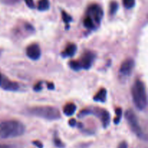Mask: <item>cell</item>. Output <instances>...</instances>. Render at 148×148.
Masks as SVG:
<instances>
[{
  "mask_svg": "<svg viewBox=\"0 0 148 148\" xmlns=\"http://www.w3.org/2000/svg\"><path fill=\"white\" fill-rule=\"evenodd\" d=\"M1 85L3 89L7 91H16L19 89V85L15 82H12L9 79H1Z\"/></svg>",
  "mask_w": 148,
  "mask_h": 148,
  "instance_id": "30bf717a",
  "label": "cell"
},
{
  "mask_svg": "<svg viewBox=\"0 0 148 148\" xmlns=\"http://www.w3.org/2000/svg\"><path fill=\"white\" fill-rule=\"evenodd\" d=\"M41 52L39 46L36 43L30 45L26 49V55L32 60H38L40 58Z\"/></svg>",
  "mask_w": 148,
  "mask_h": 148,
  "instance_id": "9c48e42d",
  "label": "cell"
},
{
  "mask_svg": "<svg viewBox=\"0 0 148 148\" xmlns=\"http://www.w3.org/2000/svg\"><path fill=\"white\" fill-rule=\"evenodd\" d=\"M76 124H77L76 120L74 119H70V120H69V124L71 126V127H75V125H76Z\"/></svg>",
  "mask_w": 148,
  "mask_h": 148,
  "instance_id": "484cf974",
  "label": "cell"
},
{
  "mask_svg": "<svg viewBox=\"0 0 148 148\" xmlns=\"http://www.w3.org/2000/svg\"><path fill=\"white\" fill-rule=\"evenodd\" d=\"M84 26H85L86 28L90 29V30H92V29H94L95 27V24L94 23V22L92 21V19L90 17L87 16L85 19H84L83 21Z\"/></svg>",
  "mask_w": 148,
  "mask_h": 148,
  "instance_id": "9a60e30c",
  "label": "cell"
},
{
  "mask_svg": "<svg viewBox=\"0 0 148 148\" xmlns=\"http://www.w3.org/2000/svg\"><path fill=\"white\" fill-rule=\"evenodd\" d=\"M116 117L114 119V122L115 124H119L121 121V116H122V110L121 108H117L116 109Z\"/></svg>",
  "mask_w": 148,
  "mask_h": 148,
  "instance_id": "2e32d148",
  "label": "cell"
},
{
  "mask_svg": "<svg viewBox=\"0 0 148 148\" xmlns=\"http://www.w3.org/2000/svg\"><path fill=\"white\" fill-rule=\"evenodd\" d=\"M50 7L49 0H39L38 4V10L39 11H46Z\"/></svg>",
  "mask_w": 148,
  "mask_h": 148,
  "instance_id": "5bb4252c",
  "label": "cell"
},
{
  "mask_svg": "<svg viewBox=\"0 0 148 148\" xmlns=\"http://www.w3.org/2000/svg\"><path fill=\"white\" fill-rule=\"evenodd\" d=\"M53 142H54L55 145H56L57 147L62 148V147H64V143H62V140H59L58 137H55L54 140H53Z\"/></svg>",
  "mask_w": 148,
  "mask_h": 148,
  "instance_id": "44dd1931",
  "label": "cell"
},
{
  "mask_svg": "<svg viewBox=\"0 0 148 148\" xmlns=\"http://www.w3.org/2000/svg\"><path fill=\"white\" fill-rule=\"evenodd\" d=\"M33 144L35 146H36L38 148H43V144H42V143H40V142L38 141V140L33 141Z\"/></svg>",
  "mask_w": 148,
  "mask_h": 148,
  "instance_id": "cb8c5ba5",
  "label": "cell"
},
{
  "mask_svg": "<svg viewBox=\"0 0 148 148\" xmlns=\"http://www.w3.org/2000/svg\"><path fill=\"white\" fill-rule=\"evenodd\" d=\"M77 46L74 43H69L66 46V49L63 51V52L62 53V56L63 57H72L75 54L77 51Z\"/></svg>",
  "mask_w": 148,
  "mask_h": 148,
  "instance_id": "8fae6325",
  "label": "cell"
},
{
  "mask_svg": "<svg viewBox=\"0 0 148 148\" xmlns=\"http://www.w3.org/2000/svg\"><path fill=\"white\" fill-rule=\"evenodd\" d=\"M95 58V53L91 51L85 52L79 61L81 68L84 69H88L91 67L93 61Z\"/></svg>",
  "mask_w": 148,
  "mask_h": 148,
  "instance_id": "ba28073f",
  "label": "cell"
},
{
  "mask_svg": "<svg viewBox=\"0 0 148 148\" xmlns=\"http://www.w3.org/2000/svg\"><path fill=\"white\" fill-rule=\"evenodd\" d=\"M24 1L29 8L33 9L35 7V4H34V1H33V0H24Z\"/></svg>",
  "mask_w": 148,
  "mask_h": 148,
  "instance_id": "603a6c76",
  "label": "cell"
},
{
  "mask_svg": "<svg viewBox=\"0 0 148 148\" xmlns=\"http://www.w3.org/2000/svg\"><path fill=\"white\" fill-rule=\"evenodd\" d=\"M77 109V106L75 104L70 103H67L63 108V113L65 114V116H70L73 115L75 113Z\"/></svg>",
  "mask_w": 148,
  "mask_h": 148,
  "instance_id": "4fadbf2b",
  "label": "cell"
},
{
  "mask_svg": "<svg viewBox=\"0 0 148 148\" xmlns=\"http://www.w3.org/2000/svg\"><path fill=\"white\" fill-rule=\"evenodd\" d=\"M29 113L32 116L47 120H57L61 118V113L56 108L48 106L33 107L29 109Z\"/></svg>",
  "mask_w": 148,
  "mask_h": 148,
  "instance_id": "3957f363",
  "label": "cell"
},
{
  "mask_svg": "<svg viewBox=\"0 0 148 148\" xmlns=\"http://www.w3.org/2000/svg\"><path fill=\"white\" fill-rule=\"evenodd\" d=\"M103 15V12L102 8L98 4H92L88 8V16L92 19L95 24L101 23Z\"/></svg>",
  "mask_w": 148,
  "mask_h": 148,
  "instance_id": "8992f818",
  "label": "cell"
},
{
  "mask_svg": "<svg viewBox=\"0 0 148 148\" xmlns=\"http://www.w3.org/2000/svg\"><path fill=\"white\" fill-rule=\"evenodd\" d=\"M118 148H128V145H127V143L126 142L124 141L119 145Z\"/></svg>",
  "mask_w": 148,
  "mask_h": 148,
  "instance_id": "d4e9b609",
  "label": "cell"
},
{
  "mask_svg": "<svg viewBox=\"0 0 148 148\" xmlns=\"http://www.w3.org/2000/svg\"><path fill=\"white\" fill-rule=\"evenodd\" d=\"M62 20H63V21L64 22L66 25H69V23L72 21V17H71L68 13H66V12L62 11Z\"/></svg>",
  "mask_w": 148,
  "mask_h": 148,
  "instance_id": "d6986e66",
  "label": "cell"
},
{
  "mask_svg": "<svg viewBox=\"0 0 148 148\" xmlns=\"http://www.w3.org/2000/svg\"><path fill=\"white\" fill-rule=\"evenodd\" d=\"M47 88L49 90H53L55 88V86L53 85V83H52V82H48Z\"/></svg>",
  "mask_w": 148,
  "mask_h": 148,
  "instance_id": "4316f807",
  "label": "cell"
},
{
  "mask_svg": "<svg viewBox=\"0 0 148 148\" xmlns=\"http://www.w3.org/2000/svg\"><path fill=\"white\" fill-rule=\"evenodd\" d=\"M135 62L134 59H127L121 64L119 69L120 75L124 77L130 76L133 72V69L134 68Z\"/></svg>",
  "mask_w": 148,
  "mask_h": 148,
  "instance_id": "52a82bcc",
  "label": "cell"
},
{
  "mask_svg": "<svg viewBox=\"0 0 148 148\" xmlns=\"http://www.w3.org/2000/svg\"><path fill=\"white\" fill-rule=\"evenodd\" d=\"M0 148H10L9 146L4 145H0Z\"/></svg>",
  "mask_w": 148,
  "mask_h": 148,
  "instance_id": "83f0119b",
  "label": "cell"
},
{
  "mask_svg": "<svg viewBox=\"0 0 148 148\" xmlns=\"http://www.w3.org/2000/svg\"><path fill=\"white\" fill-rule=\"evenodd\" d=\"M107 99V90L106 88H101L98 93L94 96L93 100L97 102L104 103L106 101Z\"/></svg>",
  "mask_w": 148,
  "mask_h": 148,
  "instance_id": "7c38bea8",
  "label": "cell"
},
{
  "mask_svg": "<svg viewBox=\"0 0 148 148\" xmlns=\"http://www.w3.org/2000/svg\"><path fill=\"white\" fill-rule=\"evenodd\" d=\"M1 79H2V77H1V74H0V85H1Z\"/></svg>",
  "mask_w": 148,
  "mask_h": 148,
  "instance_id": "f1b7e54d",
  "label": "cell"
},
{
  "mask_svg": "<svg viewBox=\"0 0 148 148\" xmlns=\"http://www.w3.org/2000/svg\"><path fill=\"white\" fill-rule=\"evenodd\" d=\"M123 4L127 9H131L135 5V0H123Z\"/></svg>",
  "mask_w": 148,
  "mask_h": 148,
  "instance_id": "ffe728a7",
  "label": "cell"
},
{
  "mask_svg": "<svg viewBox=\"0 0 148 148\" xmlns=\"http://www.w3.org/2000/svg\"><path fill=\"white\" fill-rule=\"evenodd\" d=\"M119 9V4L116 1H112L110 4V14L111 15H114L116 13L117 10Z\"/></svg>",
  "mask_w": 148,
  "mask_h": 148,
  "instance_id": "ac0fdd59",
  "label": "cell"
},
{
  "mask_svg": "<svg viewBox=\"0 0 148 148\" xmlns=\"http://www.w3.org/2000/svg\"><path fill=\"white\" fill-rule=\"evenodd\" d=\"M42 84H43V82H41V81L38 82L36 85H35L34 88H33V90H34L35 91H36V92H39V91H40L42 90V88H43Z\"/></svg>",
  "mask_w": 148,
  "mask_h": 148,
  "instance_id": "7402d4cb",
  "label": "cell"
},
{
  "mask_svg": "<svg viewBox=\"0 0 148 148\" xmlns=\"http://www.w3.org/2000/svg\"><path fill=\"white\" fill-rule=\"evenodd\" d=\"M25 132V127L19 121L10 120L0 123V137L2 139L20 137L24 134Z\"/></svg>",
  "mask_w": 148,
  "mask_h": 148,
  "instance_id": "6da1fadb",
  "label": "cell"
},
{
  "mask_svg": "<svg viewBox=\"0 0 148 148\" xmlns=\"http://www.w3.org/2000/svg\"><path fill=\"white\" fill-rule=\"evenodd\" d=\"M90 114H94L95 116H97L101 119V122H102L103 125L105 128L109 125L110 114L108 111L104 108H95L94 111H91L90 110H85L80 113V115L86 116Z\"/></svg>",
  "mask_w": 148,
  "mask_h": 148,
  "instance_id": "5b68a950",
  "label": "cell"
},
{
  "mask_svg": "<svg viewBox=\"0 0 148 148\" xmlns=\"http://www.w3.org/2000/svg\"><path fill=\"white\" fill-rule=\"evenodd\" d=\"M132 95L136 108L140 111L145 109L147 104V97L144 82L139 79L136 80L132 89Z\"/></svg>",
  "mask_w": 148,
  "mask_h": 148,
  "instance_id": "7a4b0ae2",
  "label": "cell"
},
{
  "mask_svg": "<svg viewBox=\"0 0 148 148\" xmlns=\"http://www.w3.org/2000/svg\"><path fill=\"white\" fill-rule=\"evenodd\" d=\"M125 118L127 119V123H128L129 127H130V130L132 131V132L140 139L146 140V136L143 132V130H142L140 124H139L138 119H137L135 113L132 110H127L125 112Z\"/></svg>",
  "mask_w": 148,
  "mask_h": 148,
  "instance_id": "277c9868",
  "label": "cell"
},
{
  "mask_svg": "<svg viewBox=\"0 0 148 148\" xmlns=\"http://www.w3.org/2000/svg\"><path fill=\"white\" fill-rule=\"evenodd\" d=\"M69 66L72 69L75 71H79L82 69L80 64H79V61H70L69 63Z\"/></svg>",
  "mask_w": 148,
  "mask_h": 148,
  "instance_id": "e0dca14e",
  "label": "cell"
}]
</instances>
